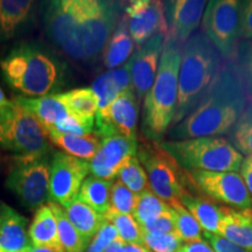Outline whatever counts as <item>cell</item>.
Segmentation results:
<instances>
[{
  "instance_id": "9a60e30c",
  "label": "cell",
  "mask_w": 252,
  "mask_h": 252,
  "mask_svg": "<svg viewBox=\"0 0 252 252\" xmlns=\"http://www.w3.org/2000/svg\"><path fill=\"white\" fill-rule=\"evenodd\" d=\"M137 151L138 139H130L122 135L104 138L99 150L89 160L90 172L96 178L112 181L126 160L135 157Z\"/></svg>"
},
{
  "instance_id": "ac0fdd59",
  "label": "cell",
  "mask_w": 252,
  "mask_h": 252,
  "mask_svg": "<svg viewBox=\"0 0 252 252\" xmlns=\"http://www.w3.org/2000/svg\"><path fill=\"white\" fill-rule=\"evenodd\" d=\"M28 220L0 201V252H27L32 247Z\"/></svg>"
},
{
  "instance_id": "4fadbf2b",
  "label": "cell",
  "mask_w": 252,
  "mask_h": 252,
  "mask_svg": "<svg viewBox=\"0 0 252 252\" xmlns=\"http://www.w3.org/2000/svg\"><path fill=\"white\" fill-rule=\"evenodd\" d=\"M138 118L139 100L132 88L119 94L108 108L97 111L94 134L103 139L113 135L138 139Z\"/></svg>"
},
{
  "instance_id": "8fae6325",
  "label": "cell",
  "mask_w": 252,
  "mask_h": 252,
  "mask_svg": "<svg viewBox=\"0 0 252 252\" xmlns=\"http://www.w3.org/2000/svg\"><path fill=\"white\" fill-rule=\"evenodd\" d=\"M187 186L210 200L235 209H252V200L241 174L236 172L186 171Z\"/></svg>"
},
{
  "instance_id": "f546056e",
  "label": "cell",
  "mask_w": 252,
  "mask_h": 252,
  "mask_svg": "<svg viewBox=\"0 0 252 252\" xmlns=\"http://www.w3.org/2000/svg\"><path fill=\"white\" fill-rule=\"evenodd\" d=\"M229 62L243 87L248 102L252 103V40H239Z\"/></svg>"
},
{
  "instance_id": "f907efd6",
  "label": "cell",
  "mask_w": 252,
  "mask_h": 252,
  "mask_svg": "<svg viewBox=\"0 0 252 252\" xmlns=\"http://www.w3.org/2000/svg\"><path fill=\"white\" fill-rule=\"evenodd\" d=\"M9 103H11V100H8L7 98H6L5 94L2 93L1 88H0V109L6 108V106H7Z\"/></svg>"
},
{
  "instance_id": "8d00e7d4",
  "label": "cell",
  "mask_w": 252,
  "mask_h": 252,
  "mask_svg": "<svg viewBox=\"0 0 252 252\" xmlns=\"http://www.w3.org/2000/svg\"><path fill=\"white\" fill-rule=\"evenodd\" d=\"M143 241L152 252H178L184 244V241L176 231L169 234L143 232Z\"/></svg>"
},
{
  "instance_id": "9c48e42d",
  "label": "cell",
  "mask_w": 252,
  "mask_h": 252,
  "mask_svg": "<svg viewBox=\"0 0 252 252\" xmlns=\"http://www.w3.org/2000/svg\"><path fill=\"white\" fill-rule=\"evenodd\" d=\"M53 153L41 157H17L6 178V188L30 210H37L48 200Z\"/></svg>"
},
{
  "instance_id": "ffe728a7",
  "label": "cell",
  "mask_w": 252,
  "mask_h": 252,
  "mask_svg": "<svg viewBox=\"0 0 252 252\" xmlns=\"http://www.w3.org/2000/svg\"><path fill=\"white\" fill-rule=\"evenodd\" d=\"M15 102L27 109L35 117L40 124L45 127L47 133L54 131L56 125L69 115L68 109L59 99L58 94L39 97V98H27V97H14Z\"/></svg>"
},
{
  "instance_id": "ee69618b",
  "label": "cell",
  "mask_w": 252,
  "mask_h": 252,
  "mask_svg": "<svg viewBox=\"0 0 252 252\" xmlns=\"http://www.w3.org/2000/svg\"><path fill=\"white\" fill-rule=\"evenodd\" d=\"M241 40H252V0L241 2Z\"/></svg>"
},
{
  "instance_id": "c3c4849f",
  "label": "cell",
  "mask_w": 252,
  "mask_h": 252,
  "mask_svg": "<svg viewBox=\"0 0 252 252\" xmlns=\"http://www.w3.org/2000/svg\"><path fill=\"white\" fill-rule=\"evenodd\" d=\"M27 252H64L62 247H34L32 245Z\"/></svg>"
},
{
  "instance_id": "6da1fadb",
  "label": "cell",
  "mask_w": 252,
  "mask_h": 252,
  "mask_svg": "<svg viewBox=\"0 0 252 252\" xmlns=\"http://www.w3.org/2000/svg\"><path fill=\"white\" fill-rule=\"evenodd\" d=\"M122 9L123 4L118 1H52L45 13L46 33L70 59L93 61L117 28Z\"/></svg>"
},
{
  "instance_id": "83f0119b",
  "label": "cell",
  "mask_w": 252,
  "mask_h": 252,
  "mask_svg": "<svg viewBox=\"0 0 252 252\" xmlns=\"http://www.w3.org/2000/svg\"><path fill=\"white\" fill-rule=\"evenodd\" d=\"M59 99L68 111L82 118H94L98 111V100L91 88H78L58 94Z\"/></svg>"
},
{
  "instance_id": "52a82bcc",
  "label": "cell",
  "mask_w": 252,
  "mask_h": 252,
  "mask_svg": "<svg viewBox=\"0 0 252 252\" xmlns=\"http://www.w3.org/2000/svg\"><path fill=\"white\" fill-rule=\"evenodd\" d=\"M138 160L147 173L151 190L169 206L181 203L189 189L186 171L159 143L146 138L138 139Z\"/></svg>"
},
{
  "instance_id": "5b68a950",
  "label": "cell",
  "mask_w": 252,
  "mask_h": 252,
  "mask_svg": "<svg viewBox=\"0 0 252 252\" xmlns=\"http://www.w3.org/2000/svg\"><path fill=\"white\" fill-rule=\"evenodd\" d=\"M182 46L174 40L165 39L156 80L144 98V138L157 143L174 121Z\"/></svg>"
},
{
  "instance_id": "277c9868",
  "label": "cell",
  "mask_w": 252,
  "mask_h": 252,
  "mask_svg": "<svg viewBox=\"0 0 252 252\" xmlns=\"http://www.w3.org/2000/svg\"><path fill=\"white\" fill-rule=\"evenodd\" d=\"M2 76L14 90L28 97L55 94L64 83L62 63L40 46L23 43L0 61Z\"/></svg>"
},
{
  "instance_id": "2e32d148",
  "label": "cell",
  "mask_w": 252,
  "mask_h": 252,
  "mask_svg": "<svg viewBox=\"0 0 252 252\" xmlns=\"http://www.w3.org/2000/svg\"><path fill=\"white\" fill-rule=\"evenodd\" d=\"M163 45H165V35L157 34L132 55V86L139 102L145 98L153 86L159 69Z\"/></svg>"
},
{
  "instance_id": "836d02e7",
  "label": "cell",
  "mask_w": 252,
  "mask_h": 252,
  "mask_svg": "<svg viewBox=\"0 0 252 252\" xmlns=\"http://www.w3.org/2000/svg\"><path fill=\"white\" fill-rule=\"evenodd\" d=\"M104 219L115 225L119 238L125 244H144L143 230L132 215L119 214L109 209Z\"/></svg>"
},
{
  "instance_id": "5bb4252c",
  "label": "cell",
  "mask_w": 252,
  "mask_h": 252,
  "mask_svg": "<svg viewBox=\"0 0 252 252\" xmlns=\"http://www.w3.org/2000/svg\"><path fill=\"white\" fill-rule=\"evenodd\" d=\"M124 13L127 18L128 32L137 50L157 34H162L166 39L168 26L163 1L135 0L128 2Z\"/></svg>"
},
{
  "instance_id": "3957f363",
  "label": "cell",
  "mask_w": 252,
  "mask_h": 252,
  "mask_svg": "<svg viewBox=\"0 0 252 252\" xmlns=\"http://www.w3.org/2000/svg\"><path fill=\"white\" fill-rule=\"evenodd\" d=\"M224 60L203 32H196L181 50L178 102L174 126L184 121L198 105L215 82Z\"/></svg>"
},
{
  "instance_id": "d6986e66",
  "label": "cell",
  "mask_w": 252,
  "mask_h": 252,
  "mask_svg": "<svg viewBox=\"0 0 252 252\" xmlns=\"http://www.w3.org/2000/svg\"><path fill=\"white\" fill-rule=\"evenodd\" d=\"M219 235L252 252V209L223 207Z\"/></svg>"
},
{
  "instance_id": "ba28073f",
  "label": "cell",
  "mask_w": 252,
  "mask_h": 252,
  "mask_svg": "<svg viewBox=\"0 0 252 252\" xmlns=\"http://www.w3.org/2000/svg\"><path fill=\"white\" fill-rule=\"evenodd\" d=\"M1 111L0 146L18 157H41L54 152L45 127L23 105L12 99Z\"/></svg>"
},
{
  "instance_id": "7dc6e473",
  "label": "cell",
  "mask_w": 252,
  "mask_h": 252,
  "mask_svg": "<svg viewBox=\"0 0 252 252\" xmlns=\"http://www.w3.org/2000/svg\"><path fill=\"white\" fill-rule=\"evenodd\" d=\"M122 252H152L145 244H125Z\"/></svg>"
},
{
  "instance_id": "b9f144b4",
  "label": "cell",
  "mask_w": 252,
  "mask_h": 252,
  "mask_svg": "<svg viewBox=\"0 0 252 252\" xmlns=\"http://www.w3.org/2000/svg\"><path fill=\"white\" fill-rule=\"evenodd\" d=\"M109 75L118 88V90L123 93V91L132 89V78H131V59L128 60L125 64L122 67L113 69V70H109Z\"/></svg>"
},
{
  "instance_id": "30bf717a",
  "label": "cell",
  "mask_w": 252,
  "mask_h": 252,
  "mask_svg": "<svg viewBox=\"0 0 252 252\" xmlns=\"http://www.w3.org/2000/svg\"><path fill=\"white\" fill-rule=\"evenodd\" d=\"M241 2L212 0L202 19V32L224 61H230L241 40Z\"/></svg>"
},
{
  "instance_id": "7a4b0ae2",
  "label": "cell",
  "mask_w": 252,
  "mask_h": 252,
  "mask_svg": "<svg viewBox=\"0 0 252 252\" xmlns=\"http://www.w3.org/2000/svg\"><path fill=\"white\" fill-rule=\"evenodd\" d=\"M248 103L231 63L224 61L206 97L184 121L172 126L169 138L187 140L230 133Z\"/></svg>"
},
{
  "instance_id": "d590c367",
  "label": "cell",
  "mask_w": 252,
  "mask_h": 252,
  "mask_svg": "<svg viewBox=\"0 0 252 252\" xmlns=\"http://www.w3.org/2000/svg\"><path fill=\"white\" fill-rule=\"evenodd\" d=\"M139 195L134 194L121 181L113 182L110 198V209L119 214L131 215L137 207Z\"/></svg>"
},
{
  "instance_id": "d4e9b609",
  "label": "cell",
  "mask_w": 252,
  "mask_h": 252,
  "mask_svg": "<svg viewBox=\"0 0 252 252\" xmlns=\"http://www.w3.org/2000/svg\"><path fill=\"white\" fill-rule=\"evenodd\" d=\"M34 2L30 0H0V39H9L27 24Z\"/></svg>"
},
{
  "instance_id": "8992f818",
  "label": "cell",
  "mask_w": 252,
  "mask_h": 252,
  "mask_svg": "<svg viewBox=\"0 0 252 252\" xmlns=\"http://www.w3.org/2000/svg\"><path fill=\"white\" fill-rule=\"evenodd\" d=\"M159 144L185 171L238 173L244 160L231 143L222 137L161 141Z\"/></svg>"
},
{
  "instance_id": "4316f807",
  "label": "cell",
  "mask_w": 252,
  "mask_h": 252,
  "mask_svg": "<svg viewBox=\"0 0 252 252\" xmlns=\"http://www.w3.org/2000/svg\"><path fill=\"white\" fill-rule=\"evenodd\" d=\"M112 185V181L89 176L84 180L77 197L104 216L110 209Z\"/></svg>"
},
{
  "instance_id": "e575fe53",
  "label": "cell",
  "mask_w": 252,
  "mask_h": 252,
  "mask_svg": "<svg viewBox=\"0 0 252 252\" xmlns=\"http://www.w3.org/2000/svg\"><path fill=\"white\" fill-rule=\"evenodd\" d=\"M173 217H174L175 231L186 243L203 239L202 229L194 216L188 212L181 203L171 204Z\"/></svg>"
},
{
  "instance_id": "7c38bea8",
  "label": "cell",
  "mask_w": 252,
  "mask_h": 252,
  "mask_svg": "<svg viewBox=\"0 0 252 252\" xmlns=\"http://www.w3.org/2000/svg\"><path fill=\"white\" fill-rule=\"evenodd\" d=\"M89 172V161L54 151L50 160L48 200L62 208L67 207L78 196Z\"/></svg>"
},
{
  "instance_id": "e0dca14e",
  "label": "cell",
  "mask_w": 252,
  "mask_h": 252,
  "mask_svg": "<svg viewBox=\"0 0 252 252\" xmlns=\"http://www.w3.org/2000/svg\"><path fill=\"white\" fill-rule=\"evenodd\" d=\"M163 4L168 26L166 39L185 45L200 25L208 2L204 0H174L163 1Z\"/></svg>"
},
{
  "instance_id": "816d5d0a",
  "label": "cell",
  "mask_w": 252,
  "mask_h": 252,
  "mask_svg": "<svg viewBox=\"0 0 252 252\" xmlns=\"http://www.w3.org/2000/svg\"><path fill=\"white\" fill-rule=\"evenodd\" d=\"M87 252H98V251H97V250H94V249L93 247H90V245H89V248H88Z\"/></svg>"
},
{
  "instance_id": "f6af8a7d",
  "label": "cell",
  "mask_w": 252,
  "mask_h": 252,
  "mask_svg": "<svg viewBox=\"0 0 252 252\" xmlns=\"http://www.w3.org/2000/svg\"><path fill=\"white\" fill-rule=\"evenodd\" d=\"M178 252H214V250L207 241L201 239V241L189 242V243L182 244V247L179 249Z\"/></svg>"
},
{
  "instance_id": "f5cc1de1",
  "label": "cell",
  "mask_w": 252,
  "mask_h": 252,
  "mask_svg": "<svg viewBox=\"0 0 252 252\" xmlns=\"http://www.w3.org/2000/svg\"><path fill=\"white\" fill-rule=\"evenodd\" d=\"M1 121H2V111L0 109V131H1Z\"/></svg>"
},
{
  "instance_id": "1f68e13d",
  "label": "cell",
  "mask_w": 252,
  "mask_h": 252,
  "mask_svg": "<svg viewBox=\"0 0 252 252\" xmlns=\"http://www.w3.org/2000/svg\"><path fill=\"white\" fill-rule=\"evenodd\" d=\"M117 176L118 181L137 195L151 189L146 172L137 157H132L126 160Z\"/></svg>"
},
{
  "instance_id": "681fc988",
  "label": "cell",
  "mask_w": 252,
  "mask_h": 252,
  "mask_svg": "<svg viewBox=\"0 0 252 252\" xmlns=\"http://www.w3.org/2000/svg\"><path fill=\"white\" fill-rule=\"evenodd\" d=\"M124 245H125L124 242L118 237L115 242H112V243L109 245L108 249H106L104 252H122L123 249H124Z\"/></svg>"
},
{
  "instance_id": "44dd1931",
  "label": "cell",
  "mask_w": 252,
  "mask_h": 252,
  "mask_svg": "<svg viewBox=\"0 0 252 252\" xmlns=\"http://www.w3.org/2000/svg\"><path fill=\"white\" fill-rule=\"evenodd\" d=\"M134 48V41L128 32L127 18L125 13H123L117 28L103 50L104 67L109 70L122 67L132 58Z\"/></svg>"
},
{
  "instance_id": "f35d334b",
  "label": "cell",
  "mask_w": 252,
  "mask_h": 252,
  "mask_svg": "<svg viewBox=\"0 0 252 252\" xmlns=\"http://www.w3.org/2000/svg\"><path fill=\"white\" fill-rule=\"evenodd\" d=\"M94 130V118H82L76 115H69L56 125L55 130L63 134L86 135L91 134Z\"/></svg>"
},
{
  "instance_id": "f1b7e54d",
  "label": "cell",
  "mask_w": 252,
  "mask_h": 252,
  "mask_svg": "<svg viewBox=\"0 0 252 252\" xmlns=\"http://www.w3.org/2000/svg\"><path fill=\"white\" fill-rule=\"evenodd\" d=\"M48 206L54 213L56 222H58L59 238L64 252H87L90 243L87 242L65 215L64 209L58 203L49 202Z\"/></svg>"
},
{
  "instance_id": "4dcf8cb0",
  "label": "cell",
  "mask_w": 252,
  "mask_h": 252,
  "mask_svg": "<svg viewBox=\"0 0 252 252\" xmlns=\"http://www.w3.org/2000/svg\"><path fill=\"white\" fill-rule=\"evenodd\" d=\"M168 212H171V206L158 197L150 189L139 195V200L133 212V217L141 228L151 220Z\"/></svg>"
},
{
  "instance_id": "bcb514c9",
  "label": "cell",
  "mask_w": 252,
  "mask_h": 252,
  "mask_svg": "<svg viewBox=\"0 0 252 252\" xmlns=\"http://www.w3.org/2000/svg\"><path fill=\"white\" fill-rule=\"evenodd\" d=\"M241 172L242 178H243L252 200V156H249L243 160V163L241 166Z\"/></svg>"
},
{
  "instance_id": "7bdbcfd3",
  "label": "cell",
  "mask_w": 252,
  "mask_h": 252,
  "mask_svg": "<svg viewBox=\"0 0 252 252\" xmlns=\"http://www.w3.org/2000/svg\"><path fill=\"white\" fill-rule=\"evenodd\" d=\"M204 238L207 239L208 243L214 250V252H251L245 249L238 247L228 239L223 237V236L217 234H210V232L204 231Z\"/></svg>"
},
{
  "instance_id": "484cf974",
  "label": "cell",
  "mask_w": 252,
  "mask_h": 252,
  "mask_svg": "<svg viewBox=\"0 0 252 252\" xmlns=\"http://www.w3.org/2000/svg\"><path fill=\"white\" fill-rule=\"evenodd\" d=\"M28 235L34 247H62L59 238L58 222L49 206H42L36 210Z\"/></svg>"
},
{
  "instance_id": "74e56055",
  "label": "cell",
  "mask_w": 252,
  "mask_h": 252,
  "mask_svg": "<svg viewBox=\"0 0 252 252\" xmlns=\"http://www.w3.org/2000/svg\"><path fill=\"white\" fill-rule=\"evenodd\" d=\"M91 89H93L97 97V100H98V110L108 108L110 104L117 98L118 94H122L116 87V84L113 83L109 72H104L98 77H96Z\"/></svg>"
},
{
  "instance_id": "7402d4cb",
  "label": "cell",
  "mask_w": 252,
  "mask_h": 252,
  "mask_svg": "<svg viewBox=\"0 0 252 252\" xmlns=\"http://www.w3.org/2000/svg\"><path fill=\"white\" fill-rule=\"evenodd\" d=\"M181 204L197 220L201 229L219 235V226L223 215V207L217 206L210 198L188 191L181 198Z\"/></svg>"
},
{
  "instance_id": "d6a6232c",
  "label": "cell",
  "mask_w": 252,
  "mask_h": 252,
  "mask_svg": "<svg viewBox=\"0 0 252 252\" xmlns=\"http://www.w3.org/2000/svg\"><path fill=\"white\" fill-rule=\"evenodd\" d=\"M229 134L230 143L239 153L252 156V103H248Z\"/></svg>"
},
{
  "instance_id": "cb8c5ba5",
  "label": "cell",
  "mask_w": 252,
  "mask_h": 252,
  "mask_svg": "<svg viewBox=\"0 0 252 252\" xmlns=\"http://www.w3.org/2000/svg\"><path fill=\"white\" fill-rule=\"evenodd\" d=\"M63 209L74 228L80 232V235L87 242L91 243L93 238L96 236L105 220L104 216L94 210L78 197L74 198L71 203H69Z\"/></svg>"
},
{
  "instance_id": "60d3db41",
  "label": "cell",
  "mask_w": 252,
  "mask_h": 252,
  "mask_svg": "<svg viewBox=\"0 0 252 252\" xmlns=\"http://www.w3.org/2000/svg\"><path fill=\"white\" fill-rule=\"evenodd\" d=\"M143 232L146 234H169V232L175 231V223L174 217H173L172 208L171 212L162 214L157 219L141 226Z\"/></svg>"
},
{
  "instance_id": "ab89813d",
  "label": "cell",
  "mask_w": 252,
  "mask_h": 252,
  "mask_svg": "<svg viewBox=\"0 0 252 252\" xmlns=\"http://www.w3.org/2000/svg\"><path fill=\"white\" fill-rule=\"evenodd\" d=\"M119 237L117 230H116L115 225L112 223H110L109 220H104V223L100 226L98 232L91 241L90 247H93L94 250L98 252H104L108 249V247L112 242H115L116 239Z\"/></svg>"
},
{
  "instance_id": "603a6c76",
  "label": "cell",
  "mask_w": 252,
  "mask_h": 252,
  "mask_svg": "<svg viewBox=\"0 0 252 252\" xmlns=\"http://www.w3.org/2000/svg\"><path fill=\"white\" fill-rule=\"evenodd\" d=\"M50 144L61 149L63 153L83 160H91L99 150L100 138L97 134L91 133L86 135L63 134L58 131L48 132Z\"/></svg>"
}]
</instances>
